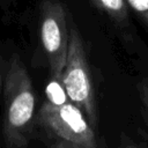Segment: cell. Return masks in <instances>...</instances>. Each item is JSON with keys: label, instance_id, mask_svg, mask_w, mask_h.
<instances>
[{"label": "cell", "instance_id": "6da1fadb", "mask_svg": "<svg viewBox=\"0 0 148 148\" xmlns=\"http://www.w3.org/2000/svg\"><path fill=\"white\" fill-rule=\"evenodd\" d=\"M36 96L29 72L20 56L8 60L3 81L1 134L6 148H28L34 136Z\"/></svg>", "mask_w": 148, "mask_h": 148}, {"label": "cell", "instance_id": "7a4b0ae2", "mask_svg": "<svg viewBox=\"0 0 148 148\" xmlns=\"http://www.w3.org/2000/svg\"><path fill=\"white\" fill-rule=\"evenodd\" d=\"M34 136L47 148H97L94 127L71 101H45L36 111Z\"/></svg>", "mask_w": 148, "mask_h": 148}, {"label": "cell", "instance_id": "3957f363", "mask_svg": "<svg viewBox=\"0 0 148 148\" xmlns=\"http://www.w3.org/2000/svg\"><path fill=\"white\" fill-rule=\"evenodd\" d=\"M61 81L68 99L84 113L91 126L96 127L98 116L94 84L84 43L74 25L69 29L67 59L61 75Z\"/></svg>", "mask_w": 148, "mask_h": 148}, {"label": "cell", "instance_id": "277c9868", "mask_svg": "<svg viewBox=\"0 0 148 148\" xmlns=\"http://www.w3.org/2000/svg\"><path fill=\"white\" fill-rule=\"evenodd\" d=\"M40 40L51 77H60L67 59L69 30L66 9L58 0H43L40 3Z\"/></svg>", "mask_w": 148, "mask_h": 148}, {"label": "cell", "instance_id": "5b68a950", "mask_svg": "<svg viewBox=\"0 0 148 148\" xmlns=\"http://www.w3.org/2000/svg\"><path fill=\"white\" fill-rule=\"evenodd\" d=\"M98 9L103 10L118 24L128 23V12L126 0H90Z\"/></svg>", "mask_w": 148, "mask_h": 148}, {"label": "cell", "instance_id": "8992f818", "mask_svg": "<svg viewBox=\"0 0 148 148\" xmlns=\"http://www.w3.org/2000/svg\"><path fill=\"white\" fill-rule=\"evenodd\" d=\"M52 80L49 82L47 87H46V96H47V101L54 103V104H61L65 103L68 99L65 87L62 84L61 81V76L60 77H51Z\"/></svg>", "mask_w": 148, "mask_h": 148}, {"label": "cell", "instance_id": "52a82bcc", "mask_svg": "<svg viewBox=\"0 0 148 148\" xmlns=\"http://www.w3.org/2000/svg\"><path fill=\"white\" fill-rule=\"evenodd\" d=\"M126 2L148 25V0H126Z\"/></svg>", "mask_w": 148, "mask_h": 148}, {"label": "cell", "instance_id": "ba28073f", "mask_svg": "<svg viewBox=\"0 0 148 148\" xmlns=\"http://www.w3.org/2000/svg\"><path fill=\"white\" fill-rule=\"evenodd\" d=\"M138 90H139V95H140V98L142 102L146 121L148 124V77H145L139 82Z\"/></svg>", "mask_w": 148, "mask_h": 148}, {"label": "cell", "instance_id": "9c48e42d", "mask_svg": "<svg viewBox=\"0 0 148 148\" xmlns=\"http://www.w3.org/2000/svg\"><path fill=\"white\" fill-rule=\"evenodd\" d=\"M5 74L6 72L3 73V65H2V59L0 57V91H1V87H2V83L5 81Z\"/></svg>", "mask_w": 148, "mask_h": 148}, {"label": "cell", "instance_id": "30bf717a", "mask_svg": "<svg viewBox=\"0 0 148 148\" xmlns=\"http://www.w3.org/2000/svg\"><path fill=\"white\" fill-rule=\"evenodd\" d=\"M116 148H140V147H138V146H135V145L130 142V143H124V145H121L119 147H116Z\"/></svg>", "mask_w": 148, "mask_h": 148}, {"label": "cell", "instance_id": "8fae6325", "mask_svg": "<svg viewBox=\"0 0 148 148\" xmlns=\"http://www.w3.org/2000/svg\"><path fill=\"white\" fill-rule=\"evenodd\" d=\"M0 1H1V0H0Z\"/></svg>", "mask_w": 148, "mask_h": 148}]
</instances>
